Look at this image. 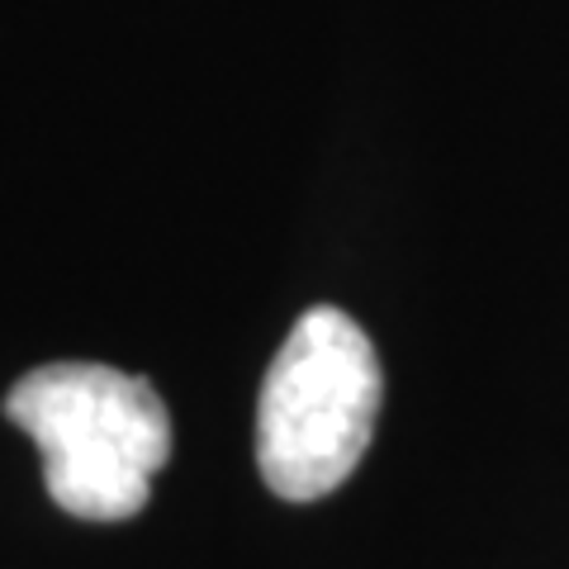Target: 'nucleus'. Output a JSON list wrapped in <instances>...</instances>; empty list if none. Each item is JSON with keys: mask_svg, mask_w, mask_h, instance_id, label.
I'll return each mask as SVG.
<instances>
[{"mask_svg": "<svg viewBox=\"0 0 569 569\" xmlns=\"http://www.w3.org/2000/svg\"><path fill=\"white\" fill-rule=\"evenodd\" d=\"M6 418L43 456L48 498L67 518L123 522L148 508L171 460V418L157 389L110 366H39L6 395Z\"/></svg>", "mask_w": 569, "mask_h": 569, "instance_id": "nucleus-1", "label": "nucleus"}, {"mask_svg": "<svg viewBox=\"0 0 569 569\" xmlns=\"http://www.w3.org/2000/svg\"><path fill=\"white\" fill-rule=\"evenodd\" d=\"M380 361L342 309H309L284 337L257 403V466L266 489L313 503L342 489L376 432Z\"/></svg>", "mask_w": 569, "mask_h": 569, "instance_id": "nucleus-2", "label": "nucleus"}]
</instances>
